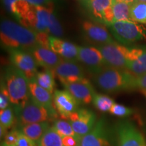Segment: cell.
Listing matches in <instances>:
<instances>
[{"instance_id":"6da1fadb","label":"cell","mask_w":146,"mask_h":146,"mask_svg":"<svg viewBox=\"0 0 146 146\" xmlns=\"http://www.w3.org/2000/svg\"><path fill=\"white\" fill-rule=\"evenodd\" d=\"M0 38L1 43L8 50L29 52L38 45L36 32L10 20L1 21Z\"/></svg>"},{"instance_id":"7a4b0ae2","label":"cell","mask_w":146,"mask_h":146,"mask_svg":"<svg viewBox=\"0 0 146 146\" xmlns=\"http://www.w3.org/2000/svg\"><path fill=\"white\" fill-rule=\"evenodd\" d=\"M136 78L127 69L106 66L95 74L94 81L102 91L116 93L137 89Z\"/></svg>"},{"instance_id":"3957f363","label":"cell","mask_w":146,"mask_h":146,"mask_svg":"<svg viewBox=\"0 0 146 146\" xmlns=\"http://www.w3.org/2000/svg\"><path fill=\"white\" fill-rule=\"evenodd\" d=\"M3 82L8 91L11 104L14 106L16 114L31 98L29 81L21 70L12 66L6 68Z\"/></svg>"},{"instance_id":"277c9868","label":"cell","mask_w":146,"mask_h":146,"mask_svg":"<svg viewBox=\"0 0 146 146\" xmlns=\"http://www.w3.org/2000/svg\"><path fill=\"white\" fill-rule=\"evenodd\" d=\"M52 14V5L48 6L31 5L20 23L22 25L35 32H45L47 33Z\"/></svg>"},{"instance_id":"5b68a950","label":"cell","mask_w":146,"mask_h":146,"mask_svg":"<svg viewBox=\"0 0 146 146\" xmlns=\"http://www.w3.org/2000/svg\"><path fill=\"white\" fill-rule=\"evenodd\" d=\"M119 43L129 45L145 37L143 29L133 21H114L108 26Z\"/></svg>"},{"instance_id":"8992f818","label":"cell","mask_w":146,"mask_h":146,"mask_svg":"<svg viewBox=\"0 0 146 146\" xmlns=\"http://www.w3.org/2000/svg\"><path fill=\"white\" fill-rule=\"evenodd\" d=\"M107 66L117 69H127L129 48L113 42L98 45Z\"/></svg>"},{"instance_id":"52a82bcc","label":"cell","mask_w":146,"mask_h":146,"mask_svg":"<svg viewBox=\"0 0 146 146\" xmlns=\"http://www.w3.org/2000/svg\"><path fill=\"white\" fill-rule=\"evenodd\" d=\"M16 116L21 127L29 124L48 122L53 118L48 110L36 103L31 98L16 114Z\"/></svg>"},{"instance_id":"ba28073f","label":"cell","mask_w":146,"mask_h":146,"mask_svg":"<svg viewBox=\"0 0 146 146\" xmlns=\"http://www.w3.org/2000/svg\"><path fill=\"white\" fill-rule=\"evenodd\" d=\"M116 146H142L145 137L130 120L118 122L115 129Z\"/></svg>"},{"instance_id":"9c48e42d","label":"cell","mask_w":146,"mask_h":146,"mask_svg":"<svg viewBox=\"0 0 146 146\" xmlns=\"http://www.w3.org/2000/svg\"><path fill=\"white\" fill-rule=\"evenodd\" d=\"M114 140L105 120L102 118L90 132L81 137L80 146H114Z\"/></svg>"},{"instance_id":"30bf717a","label":"cell","mask_w":146,"mask_h":146,"mask_svg":"<svg viewBox=\"0 0 146 146\" xmlns=\"http://www.w3.org/2000/svg\"><path fill=\"white\" fill-rule=\"evenodd\" d=\"M9 57L14 66L26 75L29 81L34 79L37 74V63L33 55L27 51L8 50Z\"/></svg>"},{"instance_id":"8fae6325","label":"cell","mask_w":146,"mask_h":146,"mask_svg":"<svg viewBox=\"0 0 146 146\" xmlns=\"http://www.w3.org/2000/svg\"><path fill=\"white\" fill-rule=\"evenodd\" d=\"M75 134L80 138L86 135L96 124V115L86 108L78 109L68 118Z\"/></svg>"},{"instance_id":"7c38bea8","label":"cell","mask_w":146,"mask_h":146,"mask_svg":"<svg viewBox=\"0 0 146 146\" xmlns=\"http://www.w3.org/2000/svg\"><path fill=\"white\" fill-rule=\"evenodd\" d=\"M55 76L64 86L86 79L83 68L76 62L62 60L54 70Z\"/></svg>"},{"instance_id":"4fadbf2b","label":"cell","mask_w":146,"mask_h":146,"mask_svg":"<svg viewBox=\"0 0 146 146\" xmlns=\"http://www.w3.org/2000/svg\"><path fill=\"white\" fill-rule=\"evenodd\" d=\"M54 106L62 119L68 120L73 112L78 109L79 104L67 90H55L53 95Z\"/></svg>"},{"instance_id":"5bb4252c","label":"cell","mask_w":146,"mask_h":146,"mask_svg":"<svg viewBox=\"0 0 146 146\" xmlns=\"http://www.w3.org/2000/svg\"><path fill=\"white\" fill-rule=\"evenodd\" d=\"M78 61L84 64L95 74L107 66L103 56L98 47H78Z\"/></svg>"},{"instance_id":"9a60e30c","label":"cell","mask_w":146,"mask_h":146,"mask_svg":"<svg viewBox=\"0 0 146 146\" xmlns=\"http://www.w3.org/2000/svg\"><path fill=\"white\" fill-rule=\"evenodd\" d=\"M114 0H88V7L97 20L108 26L114 22Z\"/></svg>"},{"instance_id":"2e32d148","label":"cell","mask_w":146,"mask_h":146,"mask_svg":"<svg viewBox=\"0 0 146 146\" xmlns=\"http://www.w3.org/2000/svg\"><path fill=\"white\" fill-rule=\"evenodd\" d=\"M29 86L31 98L36 103L48 110L53 118L57 117L58 112L54 108L52 94L39 86L35 78L31 81H29Z\"/></svg>"},{"instance_id":"e0dca14e","label":"cell","mask_w":146,"mask_h":146,"mask_svg":"<svg viewBox=\"0 0 146 146\" xmlns=\"http://www.w3.org/2000/svg\"><path fill=\"white\" fill-rule=\"evenodd\" d=\"M50 45L51 50L63 60L71 62L78 60V47L74 43L50 36Z\"/></svg>"},{"instance_id":"ac0fdd59","label":"cell","mask_w":146,"mask_h":146,"mask_svg":"<svg viewBox=\"0 0 146 146\" xmlns=\"http://www.w3.org/2000/svg\"><path fill=\"white\" fill-rule=\"evenodd\" d=\"M29 52L33 55L37 64L43 67L45 69L54 70L56 67L64 60L51 49L45 48L39 45L29 50Z\"/></svg>"},{"instance_id":"d6986e66","label":"cell","mask_w":146,"mask_h":146,"mask_svg":"<svg viewBox=\"0 0 146 146\" xmlns=\"http://www.w3.org/2000/svg\"><path fill=\"white\" fill-rule=\"evenodd\" d=\"M64 87L72 95L79 104L88 105L91 104L96 94L94 87L87 78L82 82L69 84Z\"/></svg>"},{"instance_id":"ffe728a7","label":"cell","mask_w":146,"mask_h":146,"mask_svg":"<svg viewBox=\"0 0 146 146\" xmlns=\"http://www.w3.org/2000/svg\"><path fill=\"white\" fill-rule=\"evenodd\" d=\"M82 28L85 36L90 41L98 43V45L115 42L108 29L103 25L86 21L82 24Z\"/></svg>"},{"instance_id":"44dd1931","label":"cell","mask_w":146,"mask_h":146,"mask_svg":"<svg viewBox=\"0 0 146 146\" xmlns=\"http://www.w3.org/2000/svg\"><path fill=\"white\" fill-rule=\"evenodd\" d=\"M127 69L136 77L146 73V48H129Z\"/></svg>"},{"instance_id":"7402d4cb","label":"cell","mask_w":146,"mask_h":146,"mask_svg":"<svg viewBox=\"0 0 146 146\" xmlns=\"http://www.w3.org/2000/svg\"><path fill=\"white\" fill-rule=\"evenodd\" d=\"M50 127L49 122H43L25 125L21 128V131L23 135L37 143Z\"/></svg>"},{"instance_id":"603a6c76","label":"cell","mask_w":146,"mask_h":146,"mask_svg":"<svg viewBox=\"0 0 146 146\" xmlns=\"http://www.w3.org/2000/svg\"><path fill=\"white\" fill-rule=\"evenodd\" d=\"M3 3L10 13L21 21L31 8V5L25 0H3Z\"/></svg>"},{"instance_id":"cb8c5ba5","label":"cell","mask_w":146,"mask_h":146,"mask_svg":"<svg viewBox=\"0 0 146 146\" xmlns=\"http://www.w3.org/2000/svg\"><path fill=\"white\" fill-rule=\"evenodd\" d=\"M55 74L54 70L45 69L43 71L37 72L35 80L39 86L46 89L52 94L54 92L55 86Z\"/></svg>"},{"instance_id":"d4e9b609","label":"cell","mask_w":146,"mask_h":146,"mask_svg":"<svg viewBox=\"0 0 146 146\" xmlns=\"http://www.w3.org/2000/svg\"><path fill=\"white\" fill-rule=\"evenodd\" d=\"M131 5L123 1H114L113 5L114 21H133L131 16Z\"/></svg>"},{"instance_id":"484cf974","label":"cell","mask_w":146,"mask_h":146,"mask_svg":"<svg viewBox=\"0 0 146 146\" xmlns=\"http://www.w3.org/2000/svg\"><path fill=\"white\" fill-rule=\"evenodd\" d=\"M37 146H64L62 138L54 127H50L37 142Z\"/></svg>"},{"instance_id":"4316f807","label":"cell","mask_w":146,"mask_h":146,"mask_svg":"<svg viewBox=\"0 0 146 146\" xmlns=\"http://www.w3.org/2000/svg\"><path fill=\"white\" fill-rule=\"evenodd\" d=\"M92 103L100 112H110L115 102L112 98L106 95L96 93L94 96Z\"/></svg>"},{"instance_id":"83f0119b","label":"cell","mask_w":146,"mask_h":146,"mask_svg":"<svg viewBox=\"0 0 146 146\" xmlns=\"http://www.w3.org/2000/svg\"><path fill=\"white\" fill-rule=\"evenodd\" d=\"M131 16L133 22L146 25V3L135 1L131 5Z\"/></svg>"},{"instance_id":"f1b7e54d","label":"cell","mask_w":146,"mask_h":146,"mask_svg":"<svg viewBox=\"0 0 146 146\" xmlns=\"http://www.w3.org/2000/svg\"><path fill=\"white\" fill-rule=\"evenodd\" d=\"M52 127L62 137L66 136H77L69 121L64 120H56Z\"/></svg>"},{"instance_id":"f546056e","label":"cell","mask_w":146,"mask_h":146,"mask_svg":"<svg viewBox=\"0 0 146 146\" xmlns=\"http://www.w3.org/2000/svg\"><path fill=\"white\" fill-rule=\"evenodd\" d=\"M15 116L13 109L11 107L0 111V125L8 130L15 124Z\"/></svg>"},{"instance_id":"4dcf8cb0","label":"cell","mask_w":146,"mask_h":146,"mask_svg":"<svg viewBox=\"0 0 146 146\" xmlns=\"http://www.w3.org/2000/svg\"><path fill=\"white\" fill-rule=\"evenodd\" d=\"M47 33L51 35V36L57 38L62 37L64 35L62 27L57 18L56 17V16L54 14H52V16H51L50 23V25H49Z\"/></svg>"},{"instance_id":"1f68e13d","label":"cell","mask_w":146,"mask_h":146,"mask_svg":"<svg viewBox=\"0 0 146 146\" xmlns=\"http://www.w3.org/2000/svg\"><path fill=\"white\" fill-rule=\"evenodd\" d=\"M110 113L114 116L120 118H125L131 116L134 113V110L131 108L115 103L110 110Z\"/></svg>"},{"instance_id":"d6a6232c","label":"cell","mask_w":146,"mask_h":146,"mask_svg":"<svg viewBox=\"0 0 146 146\" xmlns=\"http://www.w3.org/2000/svg\"><path fill=\"white\" fill-rule=\"evenodd\" d=\"M21 134L22 132L21 129H14L10 131H8V133L3 138L1 146H14L17 143Z\"/></svg>"},{"instance_id":"836d02e7","label":"cell","mask_w":146,"mask_h":146,"mask_svg":"<svg viewBox=\"0 0 146 146\" xmlns=\"http://www.w3.org/2000/svg\"><path fill=\"white\" fill-rule=\"evenodd\" d=\"M11 104L10 96L4 82L1 81L0 90V109L4 110L10 107Z\"/></svg>"},{"instance_id":"e575fe53","label":"cell","mask_w":146,"mask_h":146,"mask_svg":"<svg viewBox=\"0 0 146 146\" xmlns=\"http://www.w3.org/2000/svg\"><path fill=\"white\" fill-rule=\"evenodd\" d=\"M50 36L48 33L45 32H36V42L39 46L50 49Z\"/></svg>"},{"instance_id":"d590c367","label":"cell","mask_w":146,"mask_h":146,"mask_svg":"<svg viewBox=\"0 0 146 146\" xmlns=\"http://www.w3.org/2000/svg\"><path fill=\"white\" fill-rule=\"evenodd\" d=\"M62 143L64 146H80L81 139L78 136L63 137Z\"/></svg>"},{"instance_id":"8d00e7d4","label":"cell","mask_w":146,"mask_h":146,"mask_svg":"<svg viewBox=\"0 0 146 146\" xmlns=\"http://www.w3.org/2000/svg\"><path fill=\"white\" fill-rule=\"evenodd\" d=\"M14 146H37V143L22 133Z\"/></svg>"},{"instance_id":"74e56055","label":"cell","mask_w":146,"mask_h":146,"mask_svg":"<svg viewBox=\"0 0 146 146\" xmlns=\"http://www.w3.org/2000/svg\"><path fill=\"white\" fill-rule=\"evenodd\" d=\"M136 87L140 91L146 90V73L136 78Z\"/></svg>"},{"instance_id":"f35d334b","label":"cell","mask_w":146,"mask_h":146,"mask_svg":"<svg viewBox=\"0 0 146 146\" xmlns=\"http://www.w3.org/2000/svg\"><path fill=\"white\" fill-rule=\"evenodd\" d=\"M30 4L35 5H43V6H48L52 5V0H25Z\"/></svg>"},{"instance_id":"ab89813d","label":"cell","mask_w":146,"mask_h":146,"mask_svg":"<svg viewBox=\"0 0 146 146\" xmlns=\"http://www.w3.org/2000/svg\"><path fill=\"white\" fill-rule=\"evenodd\" d=\"M8 129H5L3 126L0 125V137H1V139H2V138L4 137V136L8 133Z\"/></svg>"},{"instance_id":"60d3db41","label":"cell","mask_w":146,"mask_h":146,"mask_svg":"<svg viewBox=\"0 0 146 146\" xmlns=\"http://www.w3.org/2000/svg\"><path fill=\"white\" fill-rule=\"evenodd\" d=\"M114 1H123V2H125L129 3V4L132 5L136 1V0H114Z\"/></svg>"},{"instance_id":"b9f144b4","label":"cell","mask_w":146,"mask_h":146,"mask_svg":"<svg viewBox=\"0 0 146 146\" xmlns=\"http://www.w3.org/2000/svg\"><path fill=\"white\" fill-rule=\"evenodd\" d=\"M142 146H146V139L145 137H144L143 140V144H142Z\"/></svg>"},{"instance_id":"7bdbcfd3","label":"cell","mask_w":146,"mask_h":146,"mask_svg":"<svg viewBox=\"0 0 146 146\" xmlns=\"http://www.w3.org/2000/svg\"><path fill=\"white\" fill-rule=\"evenodd\" d=\"M141 92L142 93V94H143V96H145V98H146V90H141Z\"/></svg>"},{"instance_id":"ee69618b","label":"cell","mask_w":146,"mask_h":146,"mask_svg":"<svg viewBox=\"0 0 146 146\" xmlns=\"http://www.w3.org/2000/svg\"><path fill=\"white\" fill-rule=\"evenodd\" d=\"M136 1H139V2L146 3V0H136Z\"/></svg>"}]
</instances>
